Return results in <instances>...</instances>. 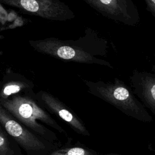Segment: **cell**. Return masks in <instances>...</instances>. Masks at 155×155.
<instances>
[{
  "label": "cell",
  "mask_w": 155,
  "mask_h": 155,
  "mask_svg": "<svg viewBox=\"0 0 155 155\" xmlns=\"http://www.w3.org/2000/svg\"><path fill=\"white\" fill-rule=\"evenodd\" d=\"M35 94L14 96L7 100L0 101V105L22 124L50 142L59 143L56 133L45 125L70 139L65 129L47 111L40 106L35 98Z\"/></svg>",
  "instance_id": "obj_1"
},
{
  "label": "cell",
  "mask_w": 155,
  "mask_h": 155,
  "mask_svg": "<svg viewBox=\"0 0 155 155\" xmlns=\"http://www.w3.org/2000/svg\"><path fill=\"white\" fill-rule=\"evenodd\" d=\"M30 46L42 54L65 61L81 64H98L113 68L108 61L95 56L103 54V51L92 47V41H87V36L78 41H64L54 38L29 41ZM105 54V53H104Z\"/></svg>",
  "instance_id": "obj_2"
},
{
  "label": "cell",
  "mask_w": 155,
  "mask_h": 155,
  "mask_svg": "<svg viewBox=\"0 0 155 155\" xmlns=\"http://www.w3.org/2000/svg\"><path fill=\"white\" fill-rule=\"evenodd\" d=\"M88 93L117 108L128 116L140 120H147L149 116L134 96L132 90L121 80L113 82L91 81L83 79Z\"/></svg>",
  "instance_id": "obj_3"
},
{
  "label": "cell",
  "mask_w": 155,
  "mask_h": 155,
  "mask_svg": "<svg viewBox=\"0 0 155 155\" xmlns=\"http://www.w3.org/2000/svg\"><path fill=\"white\" fill-rule=\"evenodd\" d=\"M0 125L24 150L27 155H49L61 147L59 143L50 142L19 122L0 105Z\"/></svg>",
  "instance_id": "obj_4"
},
{
  "label": "cell",
  "mask_w": 155,
  "mask_h": 155,
  "mask_svg": "<svg viewBox=\"0 0 155 155\" xmlns=\"http://www.w3.org/2000/svg\"><path fill=\"white\" fill-rule=\"evenodd\" d=\"M2 4L22 13L54 21H66L75 17L74 12L60 0H0Z\"/></svg>",
  "instance_id": "obj_5"
},
{
  "label": "cell",
  "mask_w": 155,
  "mask_h": 155,
  "mask_svg": "<svg viewBox=\"0 0 155 155\" xmlns=\"http://www.w3.org/2000/svg\"><path fill=\"white\" fill-rule=\"evenodd\" d=\"M96 11L115 22L135 26L140 21L138 10L132 0H84Z\"/></svg>",
  "instance_id": "obj_6"
},
{
  "label": "cell",
  "mask_w": 155,
  "mask_h": 155,
  "mask_svg": "<svg viewBox=\"0 0 155 155\" xmlns=\"http://www.w3.org/2000/svg\"><path fill=\"white\" fill-rule=\"evenodd\" d=\"M35 98L40 106L50 114L65 122L74 132L84 136H90L88 130L79 117L53 94L46 91L39 90L36 92Z\"/></svg>",
  "instance_id": "obj_7"
},
{
  "label": "cell",
  "mask_w": 155,
  "mask_h": 155,
  "mask_svg": "<svg viewBox=\"0 0 155 155\" xmlns=\"http://www.w3.org/2000/svg\"><path fill=\"white\" fill-rule=\"evenodd\" d=\"M153 72L135 70L130 76L134 93L155 112V65Z\"/></svg>",
  "instance_id": "obj_8"
},
{
  "label": "cell",
  "mask_w": 155,
  "mask_h": 155,
  "mask_svg": "<svg viewBox=\"0 0 155 155\" xmlns=\"http://www.w3.org/2000/svg\"><path fill=\"white\" fill-rule=\"evenodd\" d=\"M0 101L7 100L14 96L27 94L33 96L35 85L22 74L7 70L1 83Z\"/></svg>",
  "instance_id": "obj_9"
},
{
  "label": "cell",
  "mask_w": 155,
  "mask_h": 155,
  "mask_svg": "<svg viewBox=\"0 0 155 155\" xmlns=\"http://www.w3.org/2000/svg\"><path fill=\"white\" fill-rule=\"evenodd\" d=\"M21 147L0 125V155H24Z\"/></svg>",
  "instance_id": "obj_10"
},
{
  "label": "cell",
  "mask_w": 155,
  "mask_h": 155,
  "mask_svg": "<svg viewBox=\"0 0 155 155\" xmlns=\"http://www.w3.org/2000/svg\"><path fill=\"white\" fill-rule=\"evenodd\" d=\"M49 155H99L94 150L85 146L60 147L53 151Z\"/></svg>",
  "instance_id": "obj_11"
},
{
  "label": "cell",
  "mask_w": 155,
  "mask_h": 155,
  "mask_svg": "<svg viewBox=\"0 0 155 155\" xmlns=\"http://www.w3.org/2000/svg\"><path fill=\"white\" fill-rule=\"evenodd\" d=\"M146 5L147 10L155 17V0H144Z\"/></svg>",
  "instance_id": "obj_12"
},
{
  "label": "cell",
  "mask_w": 155,
  "mask_h": 155,
  "mask_svg": "<svg viewBox=\"0 0 155 155\" xmlns=\"http://www.w3.org/2000/svg\"><path fill=\"white\" fill-rule=\"evenodd\" d=\"M105 155H121V154H114V153H111V154H108Z\"/></svg>",
  "instance_id": "obj_13"
}]
</instances>
